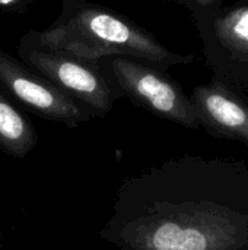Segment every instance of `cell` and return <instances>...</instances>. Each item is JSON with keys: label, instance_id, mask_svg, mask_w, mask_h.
<instances>
[{"label": "cell", "instance_id": "cell-1", "mask_svg": "<svg viewBox=\"0 0 248 250\" xmlns=\"http://www.w3.org/2000/svg\"><path fill=\"white\" fill-rule=\"evenodd\" d=\"M101 236L120 250H248V164L183 157L133 177Z\"/></svg>", "mask_w": 248, "mask_h": 250}, {"label": "cell", "instance_id": "cell-2", "mask_svg": "<svg viewBox=\"0 0 248 250\" xmlns=\"http://www.w3.org/2000/svg\"><path fill=\"white\" fill-rule=\"evenodd\" d=\"M32 35L47 47L96 64L108 57L127 56L167 70L196 60L193 54L170 50L126 15L88 0H60L57 19L44 31H32Z\"/></svg>", "mask_w": 248, "mask_h": 250}, {"label": "cell", "instance_id": "cell-3", "mask_svg": "<svg viewBox=\"0 0 248 250\" xmlns=\"http://www.w3.org/2000/svg\"><path fill=\"white\" fill-rule=\"evenodd\" d=\"M18 54L28 67L85 107L92 117L107 116L121 97L99 63L47 47L35 40L32 31L22 35Z\"/></svg>", "mask_w": 248, "mask_h": 250}, {"label": "cell", "instance_id": "cell-4", "mask_svg": "<svg viewBox=\"0 0 248 250\" xmlns=\"http://www.w3.org/2000/svg\"><path fill=\"white\" fill-rule=\"evenodd\" d=\"M99 66L121 97L161 119L187 129H199L190 95L165 69L127 56L104 59Z\"/></svg>", "mask_w": 248, "mask_h": 250}, {"label": "cell", "instance_id": "cell-5", "mask_svg": "<svg viewBox=\"0 0 248 250\" xmlns=\"http://www.w3.org/2000/svg\"><path fill=\"white\" fill-rule=\"evenodd\" d=\"M191 16L213 76L248 97V0Z\"/></svg>", "mask_w": 248, "mask_h": 250}, {"label": "cell", "instance_id": "cell-6", "mask_svg": "<svg viewBox=\"0 0 248 250\" xmlns=\"http://www.w3.org/2000/svg\"><path fill=\"white\" fill-rule=\"evenodd\" d=\"M0 88L31 113L67 127H76L92 117L85 107L63 94L48 79L1 48Z\"/></svg>", "mask_w": 248, "mask_h": 250}, {"label": "cell", "instance_id": "cell-7", "mask_svg": "<svg viewBox=\"0 0 248 250\" xmlns=\"http://www.w3.org/2000/svg\"><path fill=\"white\" fill-rule=\"evenodd\" d=\"M190 100L199 127L216 138L231 139L248 146V97L213 76L197 85Z\"/></svg>", "mask_w": 248, "mask_h": 250}, {"label": "cell", "instance_id": "cell-8", "mask_svg": "<svg viewBox=\"0 0 248 250\" xmlns=\"http://www.w3.org/2000/svg\"><path fill=\"white\" fill-rule=\"evenodd\" d=\"M38 144L31 122L0 91V151L15 157H26Z\"/></svg>", "mask_w": 248, "mask_h": 250}, {"label": "cell", "instance_id": "cell-9", "mask_svg": "<svg viewBox=\"0 0 248 250\" xmlns=\"http://www.w3.org/2000/svg\"><path fill=\"white\" fill-rule=\"evenodd\" d=\"M177 3L187 7L191 15H199L221 7L225 3V0H177Z\"/></svg>", "mask_w": 248, "mask_h": 250}, {"label": "cell", "instance_id": "cell-10", "mask_svg": "<svg viewBox=\"0 0 248 250\" xmlns=\"http://www.w3.org/2000/svg\"><path fill=\"white\" fill-rule=\"evenodd\" d=\"M35 0H0V13H19L28 9Z\"/></svg>", "mask_w": 248, "mask_h": 250}, {"label": "cell", "instance_id": "cell-11", "mask_svg": "<svg viewBox=\"0 0 248 250\" xmlns=\"http://www.w3.org/2000/svg\"><path fill=\"white\" fill-rule=\"evenodd\" d=\"M159 1H175L177 3V0H159Z\"/></svg>", "mask_w": 248, "mask_h": 250}]
</instances>
